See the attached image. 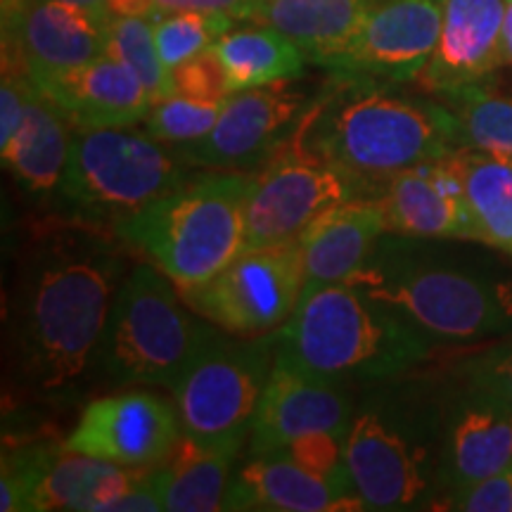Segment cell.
<instances>
[{
  "label": "cell",
  "instance_id": "cell-12",
  "mask_svg": "<svg viewBox=\"0 0 512 512\" xmlns=\"http://www.w3.org/2000/svg\"><path fill=\"white\" fill-rule=\"evenodd\" d=\"M112 15L64 0H3V72L31 81L107 55Z\"/></svg>",
  "mask_w": 512,
  "mask_h": 512
},
{
  "label": "cell",
  "instance_id": "cell-37",
  "mask_svg": "<svg viewBox=\"0 0 512 512\" xmlns=\"http://www.w3.org/2000/svg\"><path fill=\"white\" fill-rule=\"evenodd\" d=\"M36 93V83L27 74L3 72L0 86V147H5L22 126L24 114Z\"/></svg>",
  "mask_w": 512,
  "mask_h": 512
},
{
  "label": "cell",
  "instance_id": "cell-22",
  "mask_svg": "<svg viewBox=\"0 0 512 512\" xmlns=\"http://www.w3.org/2000/svg\"><path fill=\"white\" fill-rule=\"evenodd\" d=\"M389 230L380 200H349L318 216L304 235V292L344 283L361 271Z\"/></svg>",
  "mask_w": 512,
  "mask_h": 512
},
{
  "label": "cell",
  "instance_id": "cell-32",
  "mask_svg": "<svg viewBox=\"0 0 512 512\" xmlns=\"http://www.w3.org/2000/svg\"><path fill=\"white\" fill-rule=\"evenodd\" d=\"M223 102H204L183 98V95H169L152 102L145 117V131L159 143L183 145L200 140L214 128L221 117Z\"/></svg>",
  "mask_w": 512,
  "mask_h": 512
},
{
  "label": "cell",
  "instance_id": "cell-13",
  "mask_svg": "<svg viewBox=\"0 0 512 512\" xmlns=\"http://www.w3.org/2000/svg\"><path fill=\"white\" fill-rule=\"evenodd\" d=\"M306 110V95L292 91L287 81L230 93L214 128L200 140L176 145V155L200 169L249 171L264 166L292 136Z\"/></svg>",
  "mask_w": 512,
  "mask_h": 512
},
{
  "label": "cell",
  "instance_id": "cell-16",
  "mask_svg": "<svg viewBox=\"0 0 512 512\" xmlns=\"http://www.w3.org/2000/svg\"><path fill=\"white\" fill-rule=\"evenodd\" d=\"M354 408L342 380L311 373L290 358L275 354L249 432L252 456L273 453L311 432H349Z\"/></svg>",
  "mask_w": 512,
  "mask_h": 512
},
{
  "label": "cell",
  "instance_id": "cell-3",
  "mask_svg": "<svg viewBox=\"0 0 512 512\" xmlns=\"http://www.w3.org/2000/svg\"><path fill=\"white\" fill-rule=\"evenodd\" d=\"M347 283L392 306L427 337L470 342L512 332V275L408 235H382Z\"/></svg>",
  "mask_w": 512,
  "mask_h": 512
},
{
  "label": "cell",
  "instance_id": "cell-10",
  "mask_svg": "<svg viewBox=\"0 0 512 512\" xmlns=\"http://www.w3.org/2000/svg\"><path fill=\"white\" fill-rule=\"evenodd\" d=\"M349 200H377L368 185L306 143L302 126L254 174L245 214V249L287 245L325 211Z\"/></svg>",
  "mask_w": 512,
  "mask_h": 512
},
{
  "label": "cell",
  "instance_id": "cell-7",
  "mask_svg": "<svg viewBox=\"0 0 512 512\" xmlns=\"http://www.w3.org/2000/svg\"><path fill=\"white\" fill-rule=\"evenodd\" d=\"M188 178L176 150L128 128L74 126L67 169L53 204L64 219L112 230Z\"/></svg>",
  "mask_w": 512,
  "mask_h": 512
},
{
  "label": "cell",
  "instance_id": "cell-34",
  "mask_svg": "<svg viewBox=\"0 0 512 512\" xmlns=\"http://www.w3.org/2000/svg\"><path fill=\"white\" fill-rule=\"evenodd\" d=\"M171 93L204 102H226L230 95L228 76L216 50H202L171 69Z\"/></svg>",
  "mask_w": 512,
  "mask_h": 512
},
{
  "label": "cell",
  "instance_id": "cell-23",
  "mask_svg": "<svg viewBox=\"0 0 512 512\" xmlns=\"http://www.w3.org/2000/svg\"><path fill=\"white\" fill-rule=\"evenodd\" d=\"M377 0H249L245 17L292 38L318 67L335 60Z\"/></svg>",
  "mask_w": 512,
  "mask_h": 512
},
{
  "label": "cell",
  "instance_id": "cell-14",
  "mask_svg": "<svg viewBox=\"0 0 512 512\" xmlns=\"http://www.w3.org/2000/svg\"><path fill=\"white\" fill-rule=\"evenodd\" d=\"M444 0H377L335 60L332 76L403 83L418 79L439 43Z\"/></svg>",
  "mask_w": 512,
  "mask_h": 512
},
{
  "label": "cell",
  "instance_id": "cell-9",
  "mask_svg": "<svg viewBox=\"0 0 512 512\" xmlns=\"http://www.w3.org/2000/svg\"><path fill=\"white\" fill-rule=\"evenodd\" d=\"M273 361L275 335L233 339L216 332L171 387L183 434L238 453L252 432Z\"/></svg>",
  "mask_w": 512,
  "mask_h": 512
},
{
  "label": "cell",
  "instance_id": "cell-35",
  "mask_svg": "<svg viewBox=\"0 0 512 512\" xmlns=\"http://www.w3.org/2000/svg\"><path fill=\"white\" fill-rule=\"evenodd\" d=\"M467 382L496 394L512 406V337L494 344L465 366Z\"/></svg>",
  "mask_w": 512,
  "mask_h": 512
},
{
  "label": "cell",
  "instance_id": "cell-18",
  "mask_svg": "<svg viewBox=\"0 0 512 512\" xmlns=\"http://www.w3.org/2000/svg\"><path fill=\"white\" fill-rule=\"evenodd\" d=\"M380 202L389 230L418 240H475L463 183L448 162L415 164L387 178Z\"/></svg>",
  "mask_w": 512,
  "mask_h": 512
},
{
  "label": "cell",
  "instance_id": "cell-33",
  "mask_svg": "<svg viewBox=\"0 0 512 512\" xmlns=\"http://www.w3.org/2000/svg\"><path fill=\"white\" fill-rule=\"evenodd\" d=\"M349 434V432H347ZM347 434L342 432H311L304 437L292 439L290 444L273 453H283L285 458L294 460L302 465L304 470L313 472V475L328 479L344 494H354V484H351L347 458H344V446H347Z\"/></svg>",
  "mask_w": 512,
  "mask_h": 512
},
{
  "label": "cell",
  "instance_id": "cell-39",
  "mask_svg": "<svg viewBox=\"0 0 512 512\" xmlns=\"http://www.w3.org/2000/svg\"><path fill=\"white\" fill-rule=\"evenodd\" d=\"M105 10L112 17H159L155 0H105Z\"/></svg>",
  "mask_w": 512,
  "mask_h": 512
},
{
  "label": "cell",
  "instance_id": "cell-5",
  "mask_svg": "<svg viewBox=\"0 0 512 512\" xmlns=\"http://www.w3.org/2000/svg\"><path fill=\"white\" fill-rule=\"evenodd\" d=\"M252 171L204 169L117 228L178 290L207 283L245 249Z\"/></svg>",
  "mask_w": 512,
  "mask_h": 512
},
{
  "label": "cell",
  "instance_id": "cell-19",
  "mask_svg": "<svg viewBox=\"0 0 512 512\" xmlns=\"http://www.w3.org/2000/svg\"><path fill=\"white\" fill-rule=\"evenodd\" d=\"M510 0H444L434 53L418 79L427 91L446 95L484 83L501 67V43Z\"/></svg>",
  "mask_w": 512,
  "mask_h": 512
},
{
  "label": "cell",
  "instance_id": "cell-30",
  "mask_svg": "<svg viewBox=\"0 0 512 512\" xmlns=\"http://www.w3.org/2000/svg\"><path fill=\"white\" fill-rule=\"evenodd\" d=\"M107 55L126 64L138 76L152 102L169 98L171 72L159 60L155 24L147 17H114L107 38Z\"/></svg>",
  "mask_w": 512,
  "mask_h": 512
},
{
  "label": "cell",
  "instance_id": "cell-17",
  "mask_svg": "<svg viewBox=\"0 0 512 512\" xmlns=\"http://www.w3.org/2000/svg\"><path fill=\"white\" fill-rule=\"evenodd\" d=\"M512 470V406L467 382L441 427L439 491L453 494Z\"/></svg>",
  "mask_w": 512,
  "mask_h": 512
},
{
  "label": "cell",
  "instance_id": "cell-21",
  "mask_svg": "<svg viewBox=\"0 0 512 512\" xmlns=\"http://www.w3.org/2000/svg\"><path fill=\"white\" fill-rule=\"evenodd\" d=\"M223 510L328 512L366 510V505L283 453H259L230 477Z\"/></svg>",
  "mask_w": 512,
  "mask_h": 512
},
{
  "label": "cell",
  "instance_id": "cell-8",
  "mask_svg": "<svg viewBox=\"0 0 512 512\" xmlns=\"http://www.w3.org/2000/svg\"><path fill=\"white\" fill-rule=\"evenodd\" d=\"M441 427L425 408L370 399L354 413L344 446L347 470L366 510H413L439 491Z\"/></svg>",
  "mask_w": 512,
  "mask_h": 512
},
{
  "label": "cell",
  "instance_id": "cell-38",
  "mask_svg": "<svg viewBox=\"0 0 512 512\" xmlns=\"http://www.w3.org/2000/svg\"><path fill=\"white\" fill-rule=\"evenodd\" d=\"M249 0H155L159 15L181 10H202V12H228L235 19L245 17Z\"/></svg>",
  "mask_w": 512,
  "mask_h": 512
},
{
  "label": "cell",
  "instance_id": "cell-26",
  "mask_svg": "<svg viewBox=\"0 0 512 512\" xmlns=\"http://www.w3.org/2000/svg\"><path fill=\"white\" fill-rule=\"evenodd\" d=\"M448 162L463 183L475 240L512 254V155L458 147Z\"/></svg>",
  "mask_w": 512,
  "mask_h": 512
},
{
  "label": "cell",
  "instance_id": "cell-20",
  "mask_svg": "<svg viewBox=\"0 0 512 512\" xmlns=\"http://www.w3.org/2000/svg\"><path fill=\"white\" fill-rule=\"evenodd\" d=\"M34 83L79 128H128L145 119L152 107L138 76L110 55Z\"/></svg>",
  "mask_w": 512,
  "mask_h": 512
},
{
  "label": "cell",
  "instance_id": "cell-6",
  "mask_svg": "<svg viewBox=\"0 0 512 512\" xmlns=\"http://www.w3.org/2000/svg\"><path fill=\"white\" fill-rule=\"evenodd\" d=\"M176 283L157 266L136 264L114 294L102 335L98 375L131 387H174L185 366L216 335V325L192 316Z\"/></svg>",
  "mask_w": 512,
  "mask_h": 512
},
{
  "label": "cell",
  "instance_id": "cell-4",
  "mask_svg": "<svg viewBox=\"0 0 512 512\" xmlns=\"http://www.w3.org/2000/svg\"><path fill=\"white\" fill-rule=\"evenodd\" d=\"M430 339L392 306L344 280L302 292L275 335V354L335 380H387L425 361Z\"/></svg>",
  "mask_w": 512,
  "mask_h": 512
},
{
  "label": "cell",
  "instance_id": "cell-27",
  "mask_svg": "<svg viewBox=\"0 0 512 512\" xmlns=\"http://www.w3.org/2000/svg\"><path fill=\"white\" fill-rule=\"evenodd\" d=\"M238 453L216 451L181 434L162 463L152 467V479L164 498V510L211 512L223 510L230 482V465Z\"/></svg>",
  "mask_w": 512,
  "mask_h": 512
},
{
  "label": "cell",
  "instance_id": "cell-24",
  "mask_svg": "<svg viewBox=\"0 0 512 512\" xmlns=\"http://www.w3.org/2000/svg\"><path fill=\"white\" fill-rule=\"evenodd\" d=\"M72 138V119L36 88L22 126L8 145L0 147L3 162L27 195L53 202L67 169Z\"/></svg>",
  "mask_w": 512,
  "mask_h": 512
},
{
  "label": "cell",
  "instance_id": "cell-29",
  "mask_svg": "<svg viewBox=\"0 0 512 512\" xmlns=\"http://www.w3.org/2000/svg\"><path fill=\"white\" fill-rule=\"evenodd\" d=\"M458 121V145L512 155V98L484 86H465L441 95Z\"/></svg>",
  "mask_w": 512,
  "mask_h": 512
},
{
  "label": "cell",
  "instance_id": "cell-28",
  "mask_svg": "<svg viewBox=\"0 0 512 512\" xmlns=\"http://www.w3.org/2000/svg\"><path fill=\"white\" fill-rule=\"evenodd\" d=\"M211 48L226 69L230 93L290 81L304 74V50L292 38L264 24L230 29Z\"/></svg>",
  "mask_w": 512,
  "mask_h": 512
},
{
  "label": "cell",
  "instance_id": "cell-2",
  "mask_svg": "<svg viewBox=\"0 0 512 512\" xmlns=\"http://www.w3.org/2000/svg\"><path fill=\"white\" fill-rule=\"evenodd\" d=\"M306 143L358 181L387 183L396 171L458 150V121L446 105L394 93L384 81L332 76L299 119Z\"/></svg>",
  "mask_w": 512,
  "mask_h": 512
},
{
  "label": "cell",
  "instance_id": "cell-15",
  "mask_svg": "<svg viewBox=\"0 0 512 512\" xmlns=\"http://www.w3.org/2000/svg\"><path fill=\"white\" fill-rule=\"evenodd\" d=\"M181 434L178 408L169 401L150 392H126L86 403L64 446L110 463L147 470L169 456Z\"/></svg>",
  "mask_w": 512,
  "mask_h": 512
},
{
  "label": "cell",
  "instance_id": "cell-25",
  "mask_svg": "<svg viewBox=\"0 0 512 512\" xmlns=\"http://www.w3.org/2000/svg\"><path fill=\"white\" fill-rule=\"evenodd\" d=\"M143 472L62 446L43 467L34 494V510L102 512L112 498L126 491Z\"/></svg>",
  "mask_w": 512,
  "mask_h": 512
},
{
  "label": "cell",
  "instance_id": "cell-36",
  "mask_svg": "<svg viewBox=\"0 0 512 512\" xmlns=\"http://www.w3.org/2000/svg\"><path fill=\"white\" fill-rule=\"evenodd\" d=\"M446 503V508L465 512H512V470L446 494Z\"/></svg>",
  "mask_w": 512,
  "mask_h": 512
},
{
  "label": "cell",
  "instance_id": "cell-40",
  "mask_svg": "<svg viewBox=\"0 0 512 512\" xmlns=\"http://www.w3.org/2000/svg\"><path fill=\"white\" fill-rule=\"evenodd\" d=\"M508 64L512 67V0L508 5V15H505V27H503V43H501V67Z\"/></svg>",
  "mask_w": 512,
  "mask_h": 512
},
{
  "label": "cell",
  "instance_id": "cell-1",
  "mask_svg": "<svg viewBox=\"0 0 512 512\" xmlns=\"http://www.w3.org/2000/svg\"><path fill=\"white\" fill-rule=\"evenodd\" d=\"M126 242L74 219L41 223L19 254L10 344L19 382L43 399H67L98 373Z\"/></svg>",
  "mask_w": 512,
  "mask_h": 512
},
{
  "label": "cell",
  "instance_id": "cell-11",
  "mask_svg": "<svg viewBox=\"0 0 512 512\" xmlns=\"http://www.w3.org/2000/svg\"><path fill=\"white\" fill-rule=\"evenodd\" d=\"M304 292L302 242L242 249L207 283L183 287L181 297L197 316L233 335L252 337L285 323Z\"/></svg>",
  "mask_w": 512,
  "mask_h": 512
},
{
  "label": "cell",
  "instance_id": "cell-41",
  "mask_svg": "<svg viewBox=\"0 0 512 512\" xmlns=\"http://www.w3.org/2000/svg\"><path fill=\"white\" fill-rule=\"evenodd\" d=\"M64 3L86 5V8H100V5H105V0H64Z\"/></svg>",
  "mask_w": 512,
  "mask_h": 512
},
{
  "label": "cell",
  "instance_id": "cell-31",
  "mask_svg": "<svg viewBox=\"0 0 512 512\" xmlns=\"http://www.w3.org/2000/svg\"><path fill=\"white\" fill-rule=\"evenodd\" d=\"M233 22L235 17L228 12L202 10L166 12V15L155 17L152 24H155L159 60L171 72L181 62L214 46L223 34L233 29Z\"/></svg>",
  "mask_w": 512,
  "mask_h": 512
}]
</instances>
